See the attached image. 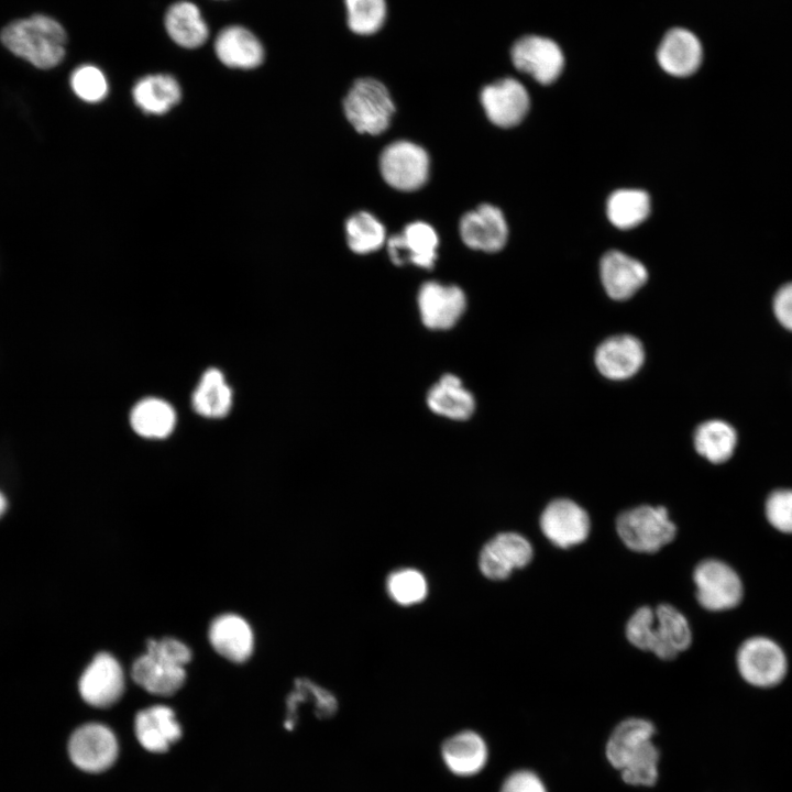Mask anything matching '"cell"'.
I'll return each instance as SVG.
<instances>
[{"label":"cell","instance_id":"9c48e42d","mask_svg":"<svg viewBox=\"0 0 792 792\" xmlns=\"http://www.w3.org/2000/svg\"><path fill=\"white\" fill-rule=\"evenodd\" d=\"M68 754L79 769L87 772H101L114 762L118 756V743L107 726L89 723L78 727L72 734Z\"/></svg>","mask_w":792,"mask_h":792},{"label":"cell","instance_id":"7402d4cb","mask_svg":"<svg viewBox=\"0 0 792 792\" xmlns=\"http://www.w3.org/2000/svg\"><path fill=\"white\" fill-rule=\"evenodd\" d=\"M209 639L219 654L233 662L245 661L253 651L252 629L245 619L234 614H224L213 619Z\"/></svg>","mask_w":792,"mask_h":792},{"label":"cell","instance_id":"ab89813d","mask_svg":"<svg viewBox=\"0 0 792 792\" xmlns=\"http://www.w3.org/2000/svg\"><path fill=\"white\" fill-rule=\"evenodd\" d=\"M146 653L164 661L184 667L191 659L190 649L175 638L150 639L146 644Z\"/></svg>","mask_w":792,"mask_h":792},{"label":"cell","instance_id":"1f68e13d","mask_svg":"<svg viewBox=\"0 0 792 792\" xmlns=\"http://www.w3.org/2000/svg\"><path fill=\"white\" fill-rule=\"evenodd\" d=\"M175 413L164 400L146 398L134 406L131 425L136 433L146 438H164L173 429Z\"/></svg>","mask_w":792,"mask_h":792},{"label":"cell","instance_id":"603a6c76","mask_svg":"<svg viewBox=\"0 0 792 792\" xmlns=\"http://www.w3.org/2000/svg\"><path fill=\"white\" fill-rule=\"evenodd\" d=\"M164 26L175 44L188 50L202 46L209 37L208 24L200 9L188 0H179L168 7Z\"/></svg>","mask_w":792,"mask_h":792},{"label":"cell","instance_id":"d590c367","mask_svg":"<svg viewBox=\"0 0 792 792\" xmlns=\"http://www.w3.org/2000/svg\"><path fill=\"white\" fill-rule=\"evenodd\" d=\"M387 592L400 605H414L421 602L428 592L422 573L415 569H399L387 578Z\"/></svg>","mask_w":792,"mask_h":792},{"label":"cell","instance_id":"2e32d148","mask_svg":"<svg viewBox=\"0 0 792 792\" xmlns=\"http://www.w3.org/2000/svg\"><path fill=\"white\" fill-rule=\"evenodd\" d=\"M656 58L660 68L668 75L688 77L702 64V43L692 31L675 26L662 36L656 51Z\"/></svg>","mask_w":792,"mask_h":792},{"label":"cell","instance_id":"5b68a950","mask_svg":"<svg viewBox=\"0 0 792 792\" xmlns=\"http://www.w3.org/2000/svg\"><path fill=\"white\" fill-rule=\"evenodd\" d=\"M737 668L743 679L757 688H771L785 676L784 651L772 639L755 636L745 640L737 651Z\"/></svg>","mask_w":792,"mask_h":792},{"label":"cell","instance_id":"9a60e30c","mask_svg":"<svg viewBox=\"0 0 792 792\" xmlns=\"http://www.w3.org/2000/svg\"><path fill=\"white\" fill-rule=\"evenodd\" d=\"M645 362V349L631 334L612 336L600 343L594 353L598 372L612 381H624L636 375Z\"/></svg>","mask_w":792,"mask_h":792},{"label":"cell","instance_id":"277c9868","mask_svg":"<svg viewBox=\"0 0 792 792\" xmlns=\"http://www.w3.org/2000/svg\"><path fill=\"white\" fill-rule=\"evenodd\" d=\"M622 541L637 552L651 553L670 543L676 527L662 506L640 505L623 512L616 520Z\"/></svg>","mask_w":792,"mask_h":792},{"label":"cell","instance_id":"74e56055","mask_svg":"<svg viewBox=\"0 0 792 792\" xmlns=\"http://www.w3.org/2000/svg\"><path fill=\"white\" fill-rule=\"evenodd\" d=\"M660 750L656 744L619 772L620 779L634 788H651L659 779Z\"/></svg>","mask_w":792,"mask_h":792},{"label":"cell","instance_id":"52a82bcc","mask_svg":"<svg viewBox=\"0 0 792 792\" xmlns=\"http://www.w3.org/2000/svg\"><path fill=\"white\" fill-rule=\"evenodd\" d=\"M696 598L700 605L712 612L736 607L744 587L736 571L723 561L707 559L700 562L693 573Z\"/></svg>","mask_w":792,"mask_h":792},{"label":"cell","instance_id":"4fadbf2b","mask_svg":"<svg viewBox=\"0 0 792 792\" xmlns=\"http://www.w3.org/2000/svg\"><path fill=\"white\" fill-rule=\"evenodd\" d=\"M78 689L84 701L92 706L114 704L124 690L121 666L111 654L98 653L82 672Z\"/></svg>","mask_w":792,"mask_h":792},{"label":"cell","instance_id":"5bb4252c","mask_svg":"<svg viewBox=\"0 0 792 792\" xmlns=\"http://www.w3.org/2000/svg\"><path fill=\"white\" fill-rule=\"evenodd\" d=\"M417 300L421 320L431 330L452 328L466 308V298L460 287L437 282L425 283Z\"/></svg>","mask_w":792,"mask_h":792},{"label":"cell","instance_id":"7a4b0ae2","mask_svg":"<svg viewBox=\"0 0 792 792\" xmlns=\"http://www.w3.org/2000/svg\"><path fill=\"white\" fill-rule=\"evenodd\" d=\"M2 44L14 55L40 69H51L64 59L67 34L61 23L44 14L15 20L0 34Z\"/></svg>","mask_w":792,"mask_h":792},{"label":"cell","instance_id":"7bdbcfd3","mask_svg":"<svg viewBox=\"0 0 792 792\" xmlns=\"http://www.w3.org/2000/svg\"><path fill=\"white\" fill-rule=\"evenodd\" d=\"M6 509H7V499L3 496V494L0 492V517L3 515Z\"/></svg>","mask_w":792,"mask_h":792},{"label":"cell","instance_id":"60d3db41","mask_svg":"<svg viewBox=\"0 0 792 792\" xmlns=\"http://www.w3.org/2000/svg\"><path fill=\"white\" fill-rule=\"evenodd\" d=\"M501 792H548L542 778L530 769L512 772L503 782Z\"/></svg>","mask_w":792,"mask_h":792},{"label":"cell","instance_id":"d4e9b609","mask_svg":"<svg viewBox=\"0 0 792 792\" xmlns=\"http://www.w3.org/2000/svg\"><path fill=\"white\" fill-rule=\"evenodd\" d=\"M133 101L144 113H167L182 99L177 79L168 74H151L141 77L132 89Z\"/></svg>","mask_w":792,"mask_h":792},{"label":"cell","instance_id":"7c38bea8","mask_svg":"<svg viewBox=\"0 0 792 792\" xmlns=\"http://www.w3.org/2000/svg\"><path fill=\"white\" fill-rule=\"evenodd\" d=\"M530 542L516 532H501L484 544L479 557V566L490 580L507 579L515 569L526 566L532 559Z\"/></svg>","mask_w":792,"mask_h":792},{"label":"cell","instance_id":"83f0119b","mask_svg":"<svg viewBox=\"0 0 792 792\" xmlns=\"http://www.w3.org/2000/svg\"><path fill=\"white\" fill-rule=\"evenodd\" d=\"M184 667L145 653L132 666V678L140 686L156 695L175 693L185 681Z\"/></svg>","mask_w":792,"mask_h":792},{"label":"cell","instance_id":"30bf717a","mask_svg":"<svg viewBox=\"0 0 792 792\" xmlns=\"http://www.w3.org/2000/svg\"><path fill=\"white\" fill-rule=\"evenodd\" d=\"M480 100L490 121L501 128L519 124L530 107L526 87L513 77L501 78L485 85L481 90Z\"/></svg>","mask_w":792,"mask_h":792},{"label":"cell","instance_id":"f35d334b","mask_svg":"<svg viewBox=\"0 0 792 792\" xmlns=\"http://www.w3.org/2000/svg\"><path fill=\"white\" fill-rule=\"evenodd\" d=\"M766 516L772 527L792 534V490L773 491L766 502Z\"/></svg>","mask_w":792,"mask_h":792},{"label":"cell","instance_id":"ac0fdd59","mask_svg":"<svg viewBox=\"0 0 792 792\" xmlns=\"http://www.w3.org/2000/svg\"><path fill=\"white\" fill-rule=\"evenodd\" d=\"M438 234L428 223L416 221L405 227L400 234L387 240V252L395 265L413 264L431 270L438 257Z\"/></svg>","mask_w":792,"mask_h":792},{"label":"cell","instance_id":"4dcf8cb0","mask_svg":"<svg viewBox=\"0 0 792 792\" xmlns=\"http://www.w3.org/2000/svg\"><path fill=\"white\" fill-rule=\"evenodd\" d=\"M650 213V198L641 189H618L607 200V217L618 229H632Z\"/></svg>","mask_w":792,"mask_h":792},{"label":"cell","instance_id":"e0dca14e","mask_svg":"<svg viewBox=\"0 0 792 792\" xmlns=\"http://www.w3.org/2000/svg\"><path fill=\"white\" fill-rule=\"evenodd\" d=\"M656 732L654 725L642 717L619 722L610 732L604 748L609 766L620 771L654 744Z\"/></svg>","mask_w":792,"mask_h":792},{"label":"cell","instance_id":"484cf974","mask_svg":"<svg viewBox=\"0 0 792 792\" xmlns=\"http://www.w3.org/2000/svg\"><path fill=\"white\" fill-rule=\"evenodd\" d=\"M484 739L472 730H463L448 738L442 745V757L448 768L459 776L481 771L487 760Z\"/></svg>","mask_w":792,"mask_h":792},{"label":"cell","instance_id":"4316f807","mask_svg":"<svg viewBox=\"0 0 792 792\" xmlns=\"http://www.w3.org/2000/svg\"><path fill=\"white\" fill-rule=\"evenodd\" d=\"M427 405L435 414L452 420H465L475 409L473 395L453 374L443 375L429 389Z\"/></svg>","mask_w":792,"mask_h":792},{"label":"cell","instance_id":"e575fe53","mask_svg":"<svg viewBox=\"0 0 792 792\" xmlns=\"http://www.w3.org/2000/svg\"><path fill=\"white\" fill-rule=\"evenodd\" d=\"M312 701L318 717L327 718L337 711L336 697L326 689L312 683L307 679H297L295 690L287 698V718L285 726L292 729L295 723L297 704L304 701Z\"/></svg>","mask_w":792,"mask_h":792},{"label":"cell","instance_id":"b9f144b4","mask_svg":"<svg viewBox=\"0 0 792 792\" xmlns=\"http://www.w3.org/2000/svg\"><path fill=\"white\" fill-rule=\"evenodd\" d=\"M773 312L781 326L792 331V282L784 284L776 293Z\"/></svg>","mask_w":792,"mask_h":792},{"label":"cell","instance_id":"d6a6232c","mask_svg":"<svg viewBox=\"0 0 792 792\" xmlns=\"http://www.w3.org/2000/svg\"><path fill=\"white\" fill-rule=\"evenodd\" d=\"M193 405L198 414L206 417L220 418L227 415L231 406V389L219 370L205 372L194 393Z\"/></svg>","mask_w":792,"mask_h":792},{"label":"cell","instance_id":"8d00e7d4","mask_svg":"<svg viewBox=\"0 0 792 792\" xmlns=\"http://www.w3.org/2000/svg\"><path fill=\"white\" fill-rule=\"evenodd\" d=\"M69 84L73 92L87 103L102 101L109 91V84L103 72L90 64H84L74 69Z\"/></svg>","mask_w":792,"mask_h":792},{"label":"cell","instance_id":"44dd1931","mask_svg":"<svg viewBox=\"0 0 792 792\" xmlns=\"http://www.w3.org/2000/svg\"><path fill=\"white\" fill-rule=\"evenodd\" d=\"M600 272L603 287L614 300L629 299L648 279V271L641 262L616 250L604 254Z\"/></svg>","mask_w":792,"mask_h":792},{"label":"cell","instance_id":"cb8c5ba5","mask_svg":"<svg viewBox=\"0 0 792 792\" xmlns=\"http://www.w3.org/2000/svg\"><path fill=\"white\" fill-rule=\"evenodd\" d=\"M134 728L140 744L152 752L166 751L182 735L174 712L164 705H155L139 712Z\"/></svg>","mask_w":792,"mask_h":792},{"label":"cell","instance_id":"ffe728a7","mask_svg":"<svg viewBox=\"0 0 792 792\" xmlns=\"http://www.w3.org/2000/svg\"><path fill=\"white\" fill-rule=\"evenodd\" d=\"M218 59L234 69H254L265 58V50L260 38L242 25H228L216 36L213 43Z\"/></svg>","mask_w":792,"mask_h":792},{"label":"cell","instance_id":"836d02e7","mask_svg":"<svg viewBox=\"0 0 792 792\" xmlns=\"http://www.w3.org/2000/svg\"><path fill=\"white\" fill-rule=\"evenodd\" d=\"M345 234L349 248L358 254L378 250L386 239L384 226L366 211L356 212L346 220Z\"/></svg>","mask_w":792,"mask_h":792},{"label":"cell","instance_id":"8992f818","mask_svg":"<svg viewBox=\"0 0 792 792\" xmlns=\"http://www.w3.org/2000/svg\"><path fill=\"white\" fill-rule=\"evenodd\" d=\"M513 66L541 85L554 82L564 69L565 58L552 38L527 34L518 37L509 52Z\"/></svg>","mask_w":792,"mask_h":792},{"label":"cell","instance_id":"6da1fadb","mask_svg":"<svg viewBox=\"0 0 792 792\" xmlns=\"http://www.w3.org/2000/svg\"><path fill=\"white\" fill-rule=\"evenodd\" d=\"M626 637L638 649L651 651L663 660L674 659L692 641L686 618L669 604L656 609L639 607L627 622Z\"/></svg>","mask_w":792,"mask_h":792},{"label":"cell","instance_id":"d6986e66","mask_svg":"<svg viewBox=\"0 0 792 792\" xmlns=\"http://www.w3.org/2000/svg\"><path fill=\"white\" fill-rule=\"evenodd\" d=\"M460 234L469 248L492 253L506 244L508 227L501 209L483 204L461 218Z\"/></svg>","mask_w":792,"mask_h":792},{"label":"cell","instance_id":"3957f363","mask_svg":"<svg viewBox=\"0 0 792 792\" xmlns=\"http://www.w3.org/2000/svg\"><path fill=\"white\" fill-rule=\"evenodd\" d=\"M343 110L359 133L377 135L384 132L395 112L387 87L374 77L353 81L343 99Z\"/></svg>","mask_w":792,"mask_h":792},{"label":"cell","instance_id":"f546056e","mask_svg":"<svg viewBox=\"0 0 792 792\" xmlns=\"http://www.w3.org/2000/svg\"><path fill=\"white\" fill-rule=\"evenodd\" d=\"M346 29L354 35H377L387 24V0H342Z\"/></svg>","mask_w":792,"mask_h":792},{"label":"cell","instance_id":"f1b7e54d","mask_svg":"<svg viewBox=\"0 0 792 792\" xmlns=\"http://www.w3.org/2000/svg\"><path fill=\"white\" fill-rule=\"evenodd\" d=\"M694 448L711 463L729 460L737 446V432L728 422L711 419L698 425L693 437Z\"/></svg>","mask_w":792,"mask_h":792},{"label":"cell","instance_id":"8fae6325","mask_svg":"<svg viewBox=\"0 0 792 792\" xmlns=\"http://www.w3.org/2000/svg\"><path fill=\"white\" fill-rule=\"evenodd\" d=\"M540 528L548 540L560 548L582 543L590 534L587 513L575 502L558 498L550 502L540 516Z\"/></svg>","mask_w":792,"mask_h":792},{"label":"cell","instance_id":"ba28073f","mask_svg":"<svg viewBox=\"0 0 792 792\" xmlns=\"http://www.w3.org/2000/svg\"><path fill=\"white\" fill-rule=\"evenodd\" d=\"M429 166L427 152L409 141L389 144L380 157V169L385 182L403 191H413L425 185Z\"/></svg>","mask_w":792,"mask_h":792}]
</instances>
